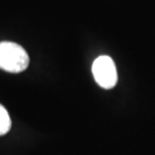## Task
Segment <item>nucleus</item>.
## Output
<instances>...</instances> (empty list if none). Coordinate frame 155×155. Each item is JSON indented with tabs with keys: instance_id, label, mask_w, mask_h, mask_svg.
<instances>
[{
	"instance_id": "f257e3e1",
	"label": "nucleus",
	"mask_w": 155,
	"mask_h": 155,
	"mask_svg": "<svg viewBox=\"0 0 155 155\" xmlns=\"http://www.w3.org/2000/svg\"><path fill=\"white\" fill-rule=\"evenodd\" d=\"M29 57L22 46L15 42H0V69L8 73H21L27 69Z\"/></svg>"
},
{
	"instance_id": "f03ea898",
	"label": "nucleus",
	"mask_w": 155,
	"mask_h": 155,
	"mask_svg": "<svg viewBox=\"0 0 155 155\" xmlns=\"http://www.w3.org/2000/svg\"><path fill=\"white\" fill-rule=\"evenodd\" d=\"M92 72L95 81L103 89L109 90L116 86L118 81L117 69L110 57L101 55L96 58L92 66Z\"/></svg>"
},
{
	"instance_id": "7ed1b4c3",
	"label": "nucleus",
	"mask_w": 155,
	"mask_h": 155,
	"mask_svg": "<svg viewBox=\"0 0 155 155\" xmlns=\"http://www.w3.org/2000/svg\"><path fill=\"white\" fill-rule=\"evenodd\" d=\"M11 128L10 116L2 105H0V136L5 135Z\"/></svg>"
}]
</instances>
